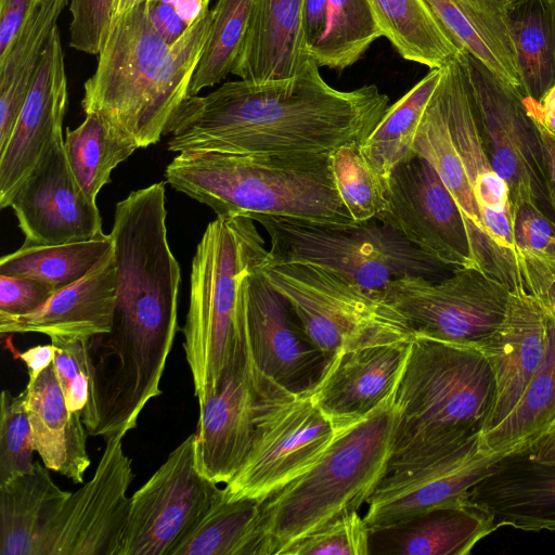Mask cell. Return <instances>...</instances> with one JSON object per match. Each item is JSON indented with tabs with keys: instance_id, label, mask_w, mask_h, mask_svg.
Masks as SVG:
<instances>
[{
	"instance_id": "6da1fadb",
	"label": "cell",
	"mask_w": 555,
	"mask_h": 555,
	"mask_svg": "<svg viewBox=\"0 0 555 555\" xmlns=\"http://www.w3.org/2000/svg\"><path fill=\"white\" fill-rule=\"evenodd\" d=\"M310 56L293 78L255 85L229 81L188 96L166 126L171 152L237 154L331 153L361 145L389 107L375 85L331 87Z\"/></svg>"
},
{
	"instance_id": "7a4b0ae2",
	"label": "cell",
	"mask_w": 555,
	"mask_h": 555,
	"mask_svg": "<svg viewBox=\"0 0 555 555\" xmlns=\"http://www.w3.org/2000/svg\"><path fill=\"white\" fill-rule=\"evenodd\" d=\"M211 20L208 9L169 43L147 0H114L95 72L83 85V113L99 115L139 149L157 143L188 96Z\"/></svg>"
},
{
	"instance_id": "3957f363",
	"label": "cell",
	"mask_w": 555,
	"mask_h": 555,
	"mask_svg": "<svg viewBox=\"0 0 555 555\" xmlns=\"http://www.w3.org/2000/svg\"><path fill=\"white\" fill-rule=\"evenodd\" d=\"M165 178L217 216L354 222L336 188L331 153L186 151L168 164Z\"/></svg>"
},
{
	"instance_id": "277c9868",
	"label": "cell",
	"mask_w": 555,
	"mask_h": 555,
	"mask_svg": "<svg viewBox=\"0 0 555 555\" xmlns=\"http://www.w3.org/2000/svg\"><path fill=\"white\" fill-rule=\"evenodd\" d=\"M396 391L365 417L338 427L308 472L262 502L259 555H282L294 542L367 503L392 456Z\"/></svg>"
},
{
	"instance_id": "5b68a950",
	"label": "cell",
	"mask_w": 555,
	"mask_h": 555,
	"mask_svg": "<svg viewBox=\"0 0 555 555\" xmlns=\"http://www.w3.org/2000/svg\"><path fill=\"white\" fill-rule=\"evenodd\" d=\"M268 253L255 220L241 216H217L197 244L182 333L198 406L249 359L241 281Z\"/></svg>"
},
{
	"instance_id": "8992f818",
	"label": "cell",
	"mask_w": 555,
	"mask_h": 555,
	"mask_svg": "<svg viewBox=\"0 0 555 555\" xmlns=\"http://www.w3.org/2000/svg\"><path fill=\"white\" fill-rule=\"evenodd\" d=\"M494 398V375L477 345L415 334L396 391L398 423L390 460L481 436Z\"/></svg>"
},
{
	"instance_id": "52a82bcc",
	"label": "cell",
	"mask_w": 555,
	"mask_h": 555,
	"mask_svg": "<svg viewBox=\"0 0 555 555\" xmlns=\"http://www.w3.org/2000/svg\"><path fill=\"white\" fill-rule=\"evenodd\" d=\"M256 222L269 235L270 259L317 266L374 294L393 280L438 279L449 269L376 217L351 223L280 217H260Z\"/></svg>"
},
{
	"instance_id": "ba28073f",
	"label": "cell",
	"mask_w": 555,
	"mask_h": 555,
	"mask_svg": "<svg viewBox=\"0 0 555 555\" xmlns=\"http://www.w3.org/2000/svg\"><path fill=\"white\" fill-rule=\"evenodd\" d=\"M259 268L289 302L304 332L327 361L341 350L410 341L415 335L405 318L379 294L331 271L274 261L268 255Z\"/></svg>"
},
{
	"instance_id": "9c48e42d",
	"label": "cell",
	"mask_w": 555,
	"mask_h": 555,
	"mask_svg": "<svg viewBox=\"0 0 555 555\" xmlns=\"http://www.w3.org/2000/svg\"><path fill=\"white\" fill-rule=\"evenodd\" d=\"M255 434L246 460L225 485L228 499L264 502L308 472L337 428L307 393H293L256 377Z\"/></svg>"
},
{
	"instance_id": "30bf717a",
	"label": "cell",
	"mask_w": 555,
	"mask_h": 555,
	"mask_svg": "<svg viewBox=\"0 0 555 555\" xmlns=\"http://www.w3.org/2000/svg\"><path fill=\"white\" fill-rule=\"evenodd\" d=\"M457 57L482 146L493 170L507 184L509 203L530 198L555 221L534 106L469 52L461 51Z\"/></svg>"
},
{
	"instance_id": "8fae6325",
	"label": "cell",
	"mask_w": 555,
	"mask_h": 555,
	"mask_svg": "<svg viewBox=\"0 0 555 555\" xmlns=\"http://www.w3.org/2000/svg\"><path fill=\"white\" fill-rule=\"evenodd\" d=\"M511 293L479 269L464 268L442 280L406 275L379 295L416 335L477 345L501 324Z\"/></svg>"
},
{
	"instance_id": "7c38bea8",
	"label": "cell",
	"mask_w": 555,
	"mask_h": 555,
	"mask_svg": "<svg viewBox=\"0 0 555 555\" xmlns=\"http://www.w3.org/2000/svg\"><path fill=\"white\" fill-rule=\"evenodd\" d=\"M188 436L131 496L118 555H172L223 495L196 467Z\"/></svg>"
},
{
	"instance_id": "4fadbf2b",
	"label": "cell",
	"mask_w": 555,
	"mask_h": 555,
	"mask_svg": "<svg viewBox=\"0 0 555 555\" xmlns=\"http://www.w3.org/2000/svg\"><path fill=\"white\" fill-rule=\"evenodd\" d=\"M507 454L481 451L479 436L442 450L390 460L363 518L373 530L460 504L466 492Z\"/></svg>"
},
{
	"instance_id": "5bb4252c",
	"label": "cell",
	"mask_w": 555,
	"mask_h": 555,
	"mask_svg": "<svg viewBox=\"0 0 555 555\" xmlns=\"http://www.w3.org/2000/svg\"><path fill=\"white\" fill-rule=\"evenodd\" d=\"M376 218L453 271L477 268L460 206L431 164L415 153L391 171Z\"/></svg>"
},
{
	"instance_id": "9a60e30c",
	"label": "cell",
	"mask_w": 555,
	"mask_h": 555,
	"mask_svg": "<svg viewBox=\"0 0 555 555\" xmlns=\"http://www.w3.org/2000/svg\"><path fill=\"white\" fill-rule=\"evenodd\" d=\"M260 263L249 268L241 281L243 324L254 375L293 393L307 392L327 359L308 338L286 298L267 281Z\"/></svg>"
},
{
	"instance_id": "2e32d148",
	"label": "cell",
	"mask_w": 555,
	"mask_h": 555,
	"mask_svg": "<svg viewBox=\"0 0 555 555\" xmlns=\"http://www.w3.org/2000/svg\"><path fill=\"white\" fill-rule=\"evenodd\" d=\"M125 436L106 439L93 477L59 509L49 528L47 555H118L134 477L122 448Z\"/></svg>"
},
{
	"instance_id": "e0dca14e",
	"label": "cell",
	"mask_w": 555,
	"mask_h": 555,
	"mask_svg": "<svg viewBox=\"0 0 555 555\" xmlns=\"http://www.w3.org/2000/svg\"><path fill=\"white\" fill-rule=\"evenodd\" d=\"M26 246L56 245L100 236L102 219L67 162L63 137L22 182L10 201Z\"/></svg>"
},
{
	"instance_id": "ac0fdd59",
	"label": "cell",
	"mask_w": 555,
	"mask_h": 555,
	"mask_svg": "<svg viewBox=\"0 0 555 555\" xmlns=\"http://www.w3.org/2000/svg\"><path fill=\"white\" fill-rule=\"evenodd\" d=\"M67 104L64 53L56 26L47 41L14 129L0 150V208L9 207L22 182L63 137Z\"/></svg>"
},
{
	"instance_id": "d6986e66",
	"label": "cell",
	"mask_w": 555,
	"mask_h": 555,
	"mask_svg": "<svg viewBox=\"0 0 555 555\" xmlns=\"http://www.w3.org/2000/svg\"><path fill=\"white\" fill-rule=\"evenodd\" d=\"M457 56L441 67L436 92L452 141L468 176L482 224L492 241L518 262L512 237L508 188L493 170L486 155L475 120L466 75Z\"/></svg>"
},
{
	"instance_id": "ffe728a7",
	"label": "cell",
	"mask_w": 555,
	"mask_h": 555,
	"mask_svg": "<svg viewBox=\"0 0 555 555\" xmlns=\"http://www.w3.org/2000/svg\"><path fill=\"white\" fill-rule=\"evenodd\" d=\"M410 341L365 346L336 352L307 391L336 428L376 409L398 387Z\"/></svg>"
},
{
	"instance_id": "44dd1931",
	"label": "cell",
	"mask_w": 555,
	"mask_h": 555,
	"mask_svg": "<svg viewBox=\"0 0 555 555\" xmlns=\"http://www.w3.org/2000/svg\"><path fill=\"white\" fill-rule=\"evenodd\" d=\"M257 401V380L248 359L199 406L195 463L210 481L227 485L246 460L255 434Z\"/></svg>"
},
{
	"instance_id": "7402d4cb",
	"label": "cell",
	"mask_w": 555,
	"mask_h": 555,
	"mask_svg": "<svg viewBox=\"0 0 555 555\" xmlns=\"http://www.w3.org/2000/svg\"><path fill=\"white\" fill-rule=\"evenodd\" d=\"M546 336L541 304L526 289L512 292L501 324L477 344L495 382L494 404L485 433L517 404L544 358Z\"/></svg>"
},
{
	"instance_id": "603a6c76",
	"label": "cell",
	"mask_w": 555,
	"mask_h": 555,
	"mask_svg": "<svg viewBox=\"0 0 555 555\" xmlns=\"http://www.w3.org/2000/svg\"><path fill=\"white\" fill-rule=\"evenodd\" d=\"M463 501L489 514L496 530L555 531V462L509 453L492 465Z\"/></svg>"
},
{
	"instance_id": "cb8c5ba5",
	"label": "cell",
	"mask_w": 555,
	"mask_h": 555,
	"mask_svg": "<svg viewBox=\"0 0 555 555\" xmlns=\"http://www.w3.org/2000/svg\"><path fill=\"white\" fill-rule=\"evenodd\" d=\"M413 152L436 169L464 216L477 268L511 292L522 289L519 264L489 236L462 159L452 141L435 90L418 124Z\"/></svg>"
},
{
	"instance_id": "d4e9b609",
	"label": "cell",
	"mask_w": 555,
	"mask_h": 555,
	"mask_svg": "<svg viewBox=\"0 0 555 555\" xmlns=\"http://www.w3.org/2000/svg\"><path fill=\"white\" fill-rule=\"evenodd\" d=\"M115 300L116 263L112 249L82 279L54 292L33 312L0 315V333L90 339L109 332Z\"/></svg>"
},
{
	"instance_id": "484cf974",
	"label": "cell",
	"mask_w": 555,
	"mask_h": 555,
	"mask_svg": "<svg viewBox=\"0 0 555 555\" xmlns=\"http://www.w3.org/2000/svg\"><path fill=\"white\" fill-rule=\"evenodd\" d=\"M302 8L304 0H256L232 74L255 85L295 77L310 59Z\"/></svg>"
},
{
	"instance_id": "4316f807",
	"label": "cell",
	"mask_w": 555,
	"mask_h": 555,
	"mask_svg": "<svg viewBox=\"0 0 555 555\" xmlns=\"http://www.w3.org/2000/svg\"><path fill=\"white\" fill-rule=\"evenodd\" d=\"M495 530L489 514L463 501L371 530L370 555H467Z\"/></svg>"
},
{
	"instance_id": "83f0119b",
	"label": "cell",
	"mask_w": 555,
	"mask_h": 555,
	"mask_svg": "<svg viewBox=\"0 0 555 555\" xmlns=\"http://www.w3.org/2000/svg\"><path fill=\"white\" fill-rule=\"evenodd\" d=\"M26 387L35 451L47 468L74 483H82L91 464L88 431L81 415L68 409L53 362L34 380H28Z\"/></svg>"
},
{
	"instance_id": "f1b7e54d",
	"label": "cell",
	"mask_w": 555,
	"mask_h": 555,
	"mask_svg": "<svg viewBox=\"0 0 555 555\" xmlns=\"http://www.w3.org/2000/svg\"><path fill=\"white\" fill-rule=\"evenodd\" d=\"M35 461L31 472L0 486V555H47L51 522L70 492Z\"/></svg>"
},
{
	"instance_id": "f546056e",
	"label": "cell",
	"mask_w": 555,
	"mask_h": 555,
	"mask_svg": "<svg viewBox=\"0 0 555 555\" xmlns=\"http://www.w3.org/2000/svg\"><path fill=\"white\" fill-rule=\"evenodd\" d=\"M425 1L461 51L521 91L504 4L494 0Z\"/></svg>"
},
{
	"instance_id": "4dcf8cb0",
	"label": "cell",
	"mask_w": 555,
	"mask_h": 555,
	"mask_svg": "<svg viewBox=\"0 0 555 555\" xmlns=\"http://www.w3.org/2000/svg\"><path fill=\"white\" fill-rule=\"evenodd\" d=\"M504 10L521 92L540 113L555 86V0H508Z\"/></svg>"
},
{
	"instance_id": "1f68e13d",
	"label": "cell",
	"mask_w": 555,
	"mask_h": 555,
	"mask_svg": "<svg viewBox=\"0 0 555 555\" xmlns=\"http://www.w3.org/2000/svg\"><path fill=\"white\" fill-rule=\"evenodd\" d=\"M68 4L69 0H41L0 60V150L14 129L47 41Z\"/></svg>"
},
{
	"instance_id": "d6a6232c",
	"label": "cell",
	"mask_w": 555,
	"mask_h": 555,
	"mask_svg": "<svg viewBox=\"0 0 555 555\" xmlns=\"http://www.w3.org/2000/svg\"><path fill=\"white\" fill-rule=\"evenodd\" d=\"M369 1L383 37L406 61L435 69L461 53L425 0Z\"/></svg>"
},
{
	"instance_id": "836d02e7",
	"label": "cell",
	"mask_w": 555,
	"mask_h": 555,
	"mask_svg": "<svg viewBox=\"0 0 555 555\" xmlns=\"http://www.w3.org/2000/svg\"><path fill=\"white\" fill-rule=\"evenodd\" d=\"M543 310L547 332L544 358L511 413L480 436L483 452H518L555 417V318Z\"/></svg>"
},
{
	"instance_id": "e575fe53",
	"label": "cell",
	"mask_w": 555,
	"mask_h": 555,
	"mask_svg": "<svg viewBox=\"0 0 555 555\" xmlns=\"http://www.w3.org/2000/svg\"><path fill=\"white\" fill-rule=\"evenodd\" d=\"M441 77V68L430 69L395 104L361 144L360 150L383 189L396 166L414 155L415 133Z\"/></svg>"
},
{
	"instance_id": "d590c367",
	"label": "cell",
	"mask_w": 555,
	"mask_h": 555,
	"mask_svg": "<svg viewBox=\"0 0 555 555\" xmlns=\"http://www.w3.org/2000/svg\"><path fill=\"white\" fill-rule=\"evenodd\" d=\"M112 249L109 234L56 245H22L2 256L0 274L37 280L56 292L82 279Z\"/></svg>"
},
{
	"instance_id": "8d00e7d4",
	"label": "cell",
	"mask_w": 555,
	"mask_h": 555,
	"mask_svg": "<svg viewBox=\"0 0 555 555\" xmlns=\"http://www.w3.org/2000/svg\"><path fill=\"white\" fill-rule=\"evenodd\" d=\"M261 505L254 499L230 500L223 492L172 555H259Z\"/></svg>"
},
{
	"instance_id": "74e56055",
	"label": "cell",
	"mask_w": 555,
	"mask_h": 555,
	"mask_svg": "<svg viewBox=\"0 0 555 555\" xmlns=\"http://www.w3.org/2000/svg\"><path fill=\"white\" fill-rule=\"evenodd\" d=\"M64 149L78 184L96 202L100 190L111 182V172L139 149L131 140L114 131L96 114H87L75 129H66Z\"/></svg>"
},
{
	"instance_id": "f35d334b",
	"label": "cell",
	"mask_w": 555,
	"mask_h": 555,
	"mask_svg": "<svg viewBox=\"0 0 555 555\" xmlns=\"http://www.w3.org/2000/svg\"><path fill=\"white\" fill-rule=\"evenodd\" d=\"M379 37L383 33L369 0H327L324 29L309 55L320 67L343 70Z\"/></svg>"
},
{
	"instance_id": "ab89813d",
	"label": "cell",
	"mask_w": 555,
	"mask_h": 555,
	"mask_svg": "<svg viewBox=\"0 0 555 555\" xmlns=\"http://www.w3.org/2000/svg\"><path fill=\"white\" fill-rule=\"evenodd\" d=\"M256 0H218L212 11L210 30L188 96L222 81L235 66L242 50ZM186 96V98H188Z\"/></svg>"
},
{
	"instance_id": "60d3db41",
	"label": "cell",
	"mask_w": 555,
	"mask_h": 555,
	"mask_svg": "<svg viewBox=\"0 0 555 555\" xmlns=\"http://www.w3.org/2000/svg\"><path fill=\"white\" fill-rule=\"evenodd\" d=\"M360 146L347 144L331 152L336 188L354 222L376 217L384 206V189Z\"/></svg>"
},
{
	"instance_id": "b9f144b4",
	"label": "cell",
	"mask_w": 555,
	"mask_h": 555,
	"mask_svg": "<svg viewBox=\"0 0 555 555\" xmlns=\"http://www.w3.org/2000/svg\"><path fill=\"white\" fill-rule=\"evenodd\" d=\"M27 387L13 396L2 390L0 403V486L34 468L35 444L26 409Z\"/></svg>"
},
{
	"instance_id": "7bdbcfd3",
	"label": "cell",
	"mask_w": 555,
	"mask_h": 555,
	"mask_svg": "<svg viewBox=\"0 0 555 555\" xmlns=\"http://www.w3.org/2000/svg\"><path fill=\"white\" fill-rule=\"evenodd\" d=\"M371 529L349 512L289 545L282 555H370Z\"/></svg>"
},
{
	"instance_id": "ee69618b",
	"label": "cell",
	"mask_w": 555,
	"mask_h": 555,
	"mask_svg": "<svg viewBox=\"0 0 555 555\" xmlns=\"http://www.w3.org/2000/svg\"><path fill=\"white\" fill-rule=\"evenodd\" d=\"M54 346L53 364L66 404L85 417L91 396L89 338L50 337Z\"/></svg>"
},
{
	"instance_id": "f6af8a7d",
	"label": "cell",
	"mask_w": 555,
	"mask_h": 555,
	"mask_svg": "<svg viewBox=\"0 0 555 555\" xmlns=\"http://www.w3.org/2000/svg\"><path fill=\"white\" fill-rule=\"evenodd\" d=\"M511 227L515 251L555 264V221L530 198L511 204Z\"/></svg>"
},
{
	"instance_id": "bcb514c9",
	"label": "cell",
	"mask_w": 555,
	"mask_h": 555,
	"mask_svg": "<svg viewBox=\"0 0 555 555\" xmlns=\"http://www.w3.org/2000/svg\"><path fill=\"white\" fill-rule=\"evenodd\" d=\"M114 0H69V46L76 51L98 55Z\"/></svg>"
},
{
	"instance_id": "7dc6e473",
	"label": "cell",
	"mask_w": 555,
	"mask_h": 555,
	"mask_svg": "<svg viewBox=\"0 0 555 555\" xmlns=\"http://www.w3.org/2000/svg\"><path fill=\"white\" fill-rule=\"evenodd\" d=\"M54 293L37 280L0 274V315H22L42 306Z\"/></svg>"
},
{
	"instance_id": "c3c4849f",
	"label": "cell",
	"mask_w": 555,
	"mask_h": 555,
	"mask_svg": "<svg viewBox=\"0 0 555 555\" xmlns=\"http://www.w3.org/2000/svg\"><path fill=\"white\" fill-rule=\"evenodd\" d=\"M524 288L555 318V264L518 256Z\"/></svg>"
},
{
	"instance_id": "681fc988",
	"label": "cell",
	"mask_w": 555,
	"mask_h": 555,
	"mask_svg": "<svg viewBox=\"0 0 555 555\" xmlns=\"http://www.w3.org/2000/svg\"><path fill=\"white\" fill-rule=\"evenodd\" d=\"M41 0H0V60L10 51L24 23Z\"/></svg>"
},
{
	"instance_id": "f907efd6",
	"label": "cell",
	"mask_w": 555,
	"mask_h": 555,
	"mask_svg": "<svg viewBox=\"0 0 555 555\" xmlns=\"http://www.w3.org/2000/svg\"><path fill=\"white\" fill-rule=\"evenodd\" d=\"M326 2L327 0H304L302 27L308 54L324 29Z\"/></svg>"
},
{
	"instance_id": "816d5d0a",
	"label": "cell",
	"mask_w": 555,
	"mask_h": 555,
	"mask_svg": "<svg viewBox=\"0 0 555 555\" xmlns=\"http://www.w3.org/2000/svg\"><path fill=\"white\" fill-rule=\"evenodd\" d=\"M541 462H555V417L552 422L524 449L518 452Z\"/></svg>"
},
{
	"instance_id": "f5cc1de1",
	"label": "cell",
	"mask_w": 555,
	"mask_h": 555,
	"mask_svg": "<svg viewBox=\"0 0 555 555\" xmlns=\"http://www.w3.org/2000/svg\"><path fill=\"white\" fill-rule=\"evenodd\" d=\"M28 369L29 380H34L54 359L53 344L38 345L17 353Z\"/></svg>"
},
{
	"instance_id": "db71d44e",
	"label": "cell",
	"mask_w": 555,
	"mask_h": 555,
	"mask_svg": "<svg viewBox=\"0 0 555 555\" xmlns=\"http://www.w3.org/2000/svg\"><path fill=\"white\" fill-rule=\"evenodd\" d=\"M537 125L541 137L547 188L555 209V133L550 131L539 118H537Z\"/></svg>"
},
{
	"instance_id": "11a10c76",
	"label": "cell",
	"mask_w": 555,
	"mask_h": 555,
	"mask_svg": "<svg viewBox=\"0 0 555 555\" xmlns=\"http://www.w3.org/2000/svg\"><path fill=\"white\" fill-rule=\"evenodd\" d=\"M537 118H539L550 131L555 133V86L542 100L540 104V113Z\"/></svg>"
},
{
	"instance_id": "9f6ffc18",
	"label": "cell",
	"mask_w": 555,
	"mask_h": 555,
	"mask_svg": "<svg viewBox=\"0 0 555 555\" xmlns=\"http://www.w3.org/2000/svg\"><path fill=\"white\" fill-rule=\"evenodd\" d=\"M204 8H209L210 0H197Z\"/></svg>"
},
{
	"instance_id": "6f0895ef",
	"label": "cell",
	"mask_w": 555,
	"mask_h": 555,
	"mask_svg": "<svg viewBox=\"0 0 555 555\" xmlns=\"http://www.w3.org/2000/svg\"><path fill=\"white\" fill-rule=\"evenodd\" d=\"M494 1H496L499 3H502V4H505L508 0H494Z\"/></svg>"
}]
</instances>
